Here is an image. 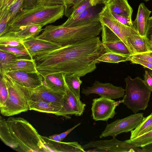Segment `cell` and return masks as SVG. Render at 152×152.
<instances>
[{
  "mask_svg": "<svg viewBox=\"0 0 152 152\" xmlns=\"http://www.w3.org/2000/svg\"><path fill=\"white\" fill-rule=\"evenodd\" d=\"M22 71L27 72H38L36 64L33 58L31 59L17 58L9 64L5 69L3 75L11 71Z\"/></svg>",
  "mask_w": 152,
  "mask_h": 152,
  "instance_id": "ffe728a7",
  "label": "cell"
},
{
  "mask_svg": "<svg viewBox=\"0 0 152 152\" xmlns=\"http://www.w3.org/2000/svg\"><path fill=\"white\" fill-rule=\"evenodd\" d=\"M80 99L68 87L66 93L63 96V106L60 110L55 115L69 119L73 115H81L84 112L86 105L81 101Z\"/></svg>",
  "mask_w": 152,
  "mask_h": 152,
  "instance_id": "8fae6325",
  "label": "cell"
},
{
  "mask_svg": "<svg viewBox=\"0 0 152 152\" xmlns=\"http://www.w3.org/2000/svg\"><path fill=\"white\" fill-rule=\"evenodd\" d=\"M146 37L148 39L150 47L152 44V16L150 17L148 20Z\"/></svg>",
  "mask_w": 152,
  "mask_h": 152,
  "instance_id": "ee69618b",
  "label": "cell"
},
{
  "mask_svg": "<svg viewBox=\"0 0 152 152\" xmlns=\"http://www.w3.org/2000/svg\"><path fill=\"white\" fill-rule=\"evenodd\" d=\"M81 124V123H79L77 124L70 128L66 131L59 134V136L62 141L69 134L70 132L72 131L73 129L77 127V126L80 125Z\"/></svg>",
  "mask_w": 152,
  "mask_h": 152,
  "instance_id": "bcb514c9",
  "label": "cell"
},
{
  "mask_svg": "<svg viewBox=\"0 0 152 152\" xmlns=\"http://www.w3.org/2000/svg\"><path fill=\"white\" fill-rule=\"evenodd\" d=\"M152 130V112L144 117L137 126L131 132L130 139L139 137Z\"/></svg>",
  "mask_w": 152,
  "mask_h": 152,
  "instance_id": "484cf974",
  "label": "cell"
},
{
  "mask_svg": "<svg viewBox=\"0 0 152 152\" xmlns=\"http://www.w3.org/2000/svg\"><path fill=\"white\" fill-rule=\"evenodd\" d=\"M72 4V0H38V4L47 6L64 5L65 8L64 15L68 18Z\"/></svg>",
  "mask_w": 152,
  "mask_h": 152,
  "instance_id": "d6a6232c",
  "label": "cell"
},
{
  "mask_svg": "<svg viewBox=\"0 0 152 152\" xmlns=\"http://www.w3.org/2000/svg\"><path fill=\"white\" fill-rule=\"evenodd\" d=\"M125 89L121 87L116 86L109 83H103L96 81L91 86L83 88L82 93L88 96L92 94L104 96L111 99L123 97Z\"/></svg>",
  "mask_w": 152,
  "mask_h": 152,
  "instance_id": "7c38bea8",
  "label": "cell"
},
{
  "mask_svg": "<svg viewBox=\"0 0 152 152\" xmlns=\"http://www.w3.org/2000/svg\"><path fill=\"white\" fill-rule=\"evenodd\" d=\"M129 61L132 63L140 64L152 70V63L146 60L130 56Z\"/></svg>",
  "mask_w": 152,
  "mask_h": 152,
  "instance_id": "ab89813d",
  "label": "cell"
},
{
  "mask_svg": "<svg viewBox=\"0 0 152 152\" xmlns=\"http://www.w3.org/2000/svg\"><path fill=\"white\" fill-rule=\"evenodd\" d=\"M65 74L57 72L47 75L43 77V84L57 93L64 96L68 88L65 79Z\"/></svg>",
  "mask_w": 152,
  "mask_h": 152,
  "instance_id": "e0dca14e",
  "label": "cell"
},
{
  "mask_svg": "<svg viewBox=\"0 0 152 152\" xmlns=\"http://www.w3.org/2000/svg\"><path fill=\"white\" fill-rule=\"evenodd\" d=\"M112 13L114 17L121 23L130 27L134 28L133 25L132 17Z\"/></svg>",
  "mask_w": 152,
  "mask_h": 152,
  "instance_id": "f35d334b",
  "label": "cell"
},
{
  "mask_svg": "<svg viewBox=\"0 0 152 152\" xmlns=\"http://www.w3.org/2000/svg\"><path fill=\"white\" fill-rule=\"evenodd\" d=\"M125 141L134 146L142 148L152 143V130L139 137Z\"/></svg>",
  "mask_w": 152,
  "mask_h": 152,
  "instance_id": "1f68e13d",
  "label": "cell"
},
{
  "mask_svg": "<svg viewBox=\"0 0 152 152\" xmlns=\"http://www.w3.org/2000/svg\"><path fill=\"white\" fill-rule=\"evenodd\" d=\"M110 0H101V3L104 4L105 5L107 4Z\"/></svg>",
  "mask_w": 152,
  "mask_h": 152,
  "instance_id": "816d5d0a",
  "label": "cell"
},
{
  "mask_svg": "<svg viewBox=\"0 0 152 152\" xmlns=\"http://www.w3.org/2000/svg\"><path fill=\"white\" fill-rule=\"evenodd\" d=\"M127 42L132 54L145 53L150 50L148 40L146 37L142 36L139 34H133L128 38Z\"/></svg>",
  "mask_w": 152,
  "mask_h": 152,
  "instance_id": "44dd1931",
  "label": "cell"
},
{
  "mask_svg": "<svg viewBox=\"0 0 152 152\" xmlns=\"http://www.w3.org/2000/svg\"><path fill=\"white\" fill-rule=\"evenodd\" d=\"M99 14L102 27V43L121 40L132 54L127 40L132 35L139 34L135 28L120 22L113 15L107 4L102 7Z\"/></svg>",
  "mask_w": 152,
  "mask_h": 152,
  "instance_id": "8992f818",
  "label": "cell"
},
{
  "mask_svg": "<svg viewBox=\"0 0 152 152\" xmlns=\"http://www.w3.org/2000/svg\"><path fill=\"white\" fill-rule=\"evenodd\" d=\"M39 25L28 26L16 31H9L6 33L20 38L24 40L37 37L43 29Z\"/></svg>",
  "mask_w": 152,
  "mask_h": 152,
  "instance_id": "cb8c5ba5",
  "label": "cell"
},
{
  "mask_svg": "<svg viewBox=\"0 0 152 152\" xmlns=\"http://www.w3.org/2000/svg\"><path fill=\"white\" fill-rule=\"evenodd\" d=\"M65 10L64 6L62 5L40 4L31 9L23 10L9 23V31H17L29 26L43 27L54 23L63 17Z\"/></svg>",
  "mask_w": 152,
  "mask_h": 152,
  "instance_id": "3957f363",
  "label": "cell"
},
{
  "mask_svg": "<svg viewBox=\"0 0 152 152\" xmlns=\"http://www.w3.org/2000/svg\"><path fill=\"white\" fill-rule=\"evenodd\" d=\"M80 77L76 74H65V81L68 88L80 98V88L82 83Z\"/></svg>",
  "mask_w": 152,
  "mask_h": 152,
  "instance_id": "f1b7e54d",
  "label": "cell"
},
{
  "mask_svg": "<svg viewBox=\"0 0 152 152\" xmlns=\"http://www.w3.org/2000/svg\"><path fill=\"white\" fill-rule=\"evenodd\" d=\"M10 132L18 143L17 151L47 152L36 129L26 120L20 117H9L6 121Z\"/></svg>",
  "mask_w": 152,
  "mask_h": 152,
  "instance_id": "277c9868",
  "label": "cell"
},
{
  "mask_svg": "<svg viewBox=\"0 0 152 152\" xmlns=\"http://www.w3.org/2000/svg\"><path fill=\"white\" fill-rule=\"evenodd\" d=\"M144 80L146 84L152 91V71H145Z\"/></svg>",
  "mask_w": 152,
  "mask_h": 152,
  "instance_id": "f6af8a7d",
  "label": "cell"
},
{
  "mask_svg": "<svg viewBox=\"0 0 152 152\" xmlns=\"http://www.w3.org/2000/svg\"><path fill=\"white\" fill-rule=\"evenodd\" d=\"M0 49L13 54L18 59H33L25 47H15L0 46Z\"/></svg>",
  "mask_w": 152,
  "mask_h": 152,
  "instance_id": "4dcf8cb0",
  "label": "cell"
},
{
  "mask_svg": "<svg viewBox=\"0 0 152 152\" xmlns=\"http://www.w3.org/2000/svg\"><path fill=\"white\" fill-rule=\"evenodd\" d=\"M8 94L6 83L1 75L0 80V107H3L7 100Z\"/></svg>",
  "mask_w": 152,
  "mask_h": 152,
  "instance_id": "d590c367",
  "label": "cell"
},
{
  "mask_svg": "<svg viewBox=\"0 0 152 152\" xmlns=\"http://www.w3.org/2000/svg\"><path fill=\"white\" fill-rule=\"evenodd\" d=\"M43 30L37 38L62 47L98 36L102 31V27L99 19L76 26L48 25Z\"/></svg>",
  "mask_w": 152,
  "mask_h": 152,
  "instance_id": "7a4b0ae2",
  "label": "cell"
},
{
  "mask_svg": "<svg viewBox=\"0 0 152 152\" xmlns=\"http://www.w3.org/2000/svg\"><path fill=\"white\" fill-rule=\"evenodd\" d=\"M95 6H91L75 17L67 20L61 25L66 27L83 25L99 18Z\"/></svg>",
  "mask_w": 152,
  "mask_h": 152,
  "instance_id": "ac0fdd59",
  "label": "cell"
},
{
  "mask_svg": "<svg viewBox=\"0 0 152 152\" xmlns=\"http://www.w3.org/2000/svg\"><path fill=\"white\" fill-rule=\"evenodd\" d=\"M0 46L10 47H23V40L5 33L0 36Z\"/></svg>",
  "mask_w": 152,
  "mask_h": 152,
  "instance_id": "f546056e",
  "label": "cell"
},
{
  "mask_svg": "<svg viewBox=\"0 0 152 152\" xmlns=\"http://www.w3.org/2000/svg\"><path fill=\"white\" fill-rule=\"evenodd\" d=\"M29 105L30 110L54 114L60 111L62 107L41 100H30Z\"/></svg>",
  "mask_w": 152,
  "mask_h": 152,
  "instance_id": "7402d4cb",
  "label": "cell"
},
{
  "mask_svg": "<svg viewBox=\"0 0 152 152\" xmlns=\"http://www.w3.org/2000/svg\"><path fill=\"white\" fill-rule=\"evenodd\" d=\"M10 14L9 10L0 12V36L8 32L10 28L8 26Z\"/></svg>",
  "mask_w": 152,
  "mask_h": 152,
  "instance_id": "e575fe53",
  "label": "cell"
},
{
  "mask_svg": "<svg viewBox=\"0 0 152 152\" xmlns=\"http://www.w3.org/2000/svg\"><path fill=\"white\" fill-rule=\"evenodd\" d=\"M91 5L95 6L97 4H100L101 0H90Z\"/></svg>",
  "mask_w": 152,
  "mask_h": 152,
  "instance_id": "f907efd6",
  "label": "cell"
},
{
  "mask_svg": "<svg viewBox=\"0 0 152 152\" xmlns=\"http://www.w3.org/2000/svg\"><path fill=\"white\" fill-rule=\"evenodd\" d=\"M130 56L116 53L107 52L97 59L96 64L102 62L118 63L129 61Z\"/></svg>",
  "mask_w": 152,
  "mask_h": 152,
  "instance_id": "83f0119b",
  "label": "cell"
},
{
  "mask_svg": "<svg viewBox=\"0 0 152 152\" xmlns=\"http://www.w3.org/2000/svg\"><path fill=\"white\" fill-rule=\"evenodd\" d=\"M48 137L51 140L57 141H61L62 140L59 134H55L49 136Z\"/></svg>",
  "mask_w": 152,
  "mask_h": 152,
  "instance_id": "681fc988",
  "label": "cell"
},
{
  "mask_svg": "<svg viewBox=\"0 0 152 152\" xmlns=\"http://www.w3.org/2000/svg\"><path fill=\"white\" fill-rule=\"evenodd\" d=\"M38 4V0H24L22 8L23 10H30Z\"/></svg>",
  "mask_w": 152,
  "mask_h": 152,
  "instance_id": "b9f144b4",
  "label": "cell"
},
{
  "mask_svg": "<svg viewBox=\"0 0 152 152\" xmlns=\"http://www.w3.org/2000/svg\"><path fill=\"white\" fill-rule=\"evenodd\" d=\"M107 52L116 53L131 56V52L121 40L111 42L102 43Z\"/></svg>",
  "mask_w": 152,
  "mask_h": 152,
  "instance_id": "4316f807",
  "label": "cell"
},
{
  "mask_svg": "<svg viewBox=\"0 0 152 152\" xmlns=\"http://www.w3.org/2000/svg\"><path fill=\"white\" fill-rule=\"evenodd\" d=\"M84 0H72L73 4L70 10V16L72 12Z\"/></svg>",
  "mask_w": 152,
  "mask_h": 152,
  "instance_id": "7dc6e473",
  "label": "cell"
},
{
  "mask_svg": "<svg viewBox=\"0 0 152 152\" xmlns=\"http://www.w3.org/2000/svg\"><path fill=\"white\" fill-rule=\"evenodd\" d=\"M131 56L136 58H140L152 63V50L142 53L132 54Z\"/></svg>",
  "mask_w": 152,
  "mask_h": 152,
  "instance_id": "60d3db41",
  "label": "cell"
},
{
  "mask_svg": "<svg viewBox=\"0 0 152 152\" xmlns=\"http://www.w3.org/2000/svg\"><path fill=\"white\" fill-rule=\"evenodd\" d=\"M91 6L92 5L90 0H84L72 12L68 18L71 19L75 17Z\"/></svg>",
  "mask_w": 152,
  "mask_h": 152,
  "instance_id": "8d00e7d4",
  "label": "cell"
},
{
  "mask_svg": "<svg viewBox=\"0 0 152 152\" xmlns=\"http://www.w3.org/2000/svg\"><path fill=\"white\" fill-rule=\"evenodd\" d=\"M39 137L47 152H86L77 142H63L54 141L40 135Z\"/></svg>",
  "mask_w": 152,
  "mask_h": 152,
  "instance_id": "5bb4252c",
  "label": "cell"
},
{
  "mask_svg": "<svg viewBox=\"0 0 152 152\" xmlns=\"http://www.w3.org/2000/svg\"><path fill=\"white\" fill-rule=\"evenodd\" d=\"M143 152H152V143L142 148Z\"/></svg>",
  "mask_w": 152,
  "mask_h": 152,
  "instance_id": "c3c4849f",
  "label": "cell"
},
{
  "mask_svg": "<svg viewBox=\"0 0 152 152\" xmlns=\"http://www.w3.org/2000/svg\"><path fill=\"white\" fill-rule=\"evenodd\" d=\"M0 137L5 144L17 151L19 145L12 137L6 121L1 116L0 117Z\"/></svg>",
  "mask_w": 152,
  "mask_h": 152,
  "instance_id": "d4e9b609",
  "label": "cell"
},
{
  "mask_svg": "<svg viewBox=\"0 0 152 152\" xmlns=\"http://www.w3.org/2000/svg\"><path fill=\"white\" fill-rule=\"evenodd\" d=\"M18 0H0V12L9 10L10 7Z\"/></svg>",
  "mask_w": 152,
  "mask_h": 152,
  "instance_id": "7bdbcfd3",
  "label": "cell"
},
{
  "mask_svg": "<svg viewBox=\"0 0 152 152\" xmlns=\"http://www.w3.org/2000/svg\"><path fill=\"white\" fill-rule=\"evenodd\" d=\"M125 81L126 86L123 104L134 113L145 110L148 106L151 91L144 80L139 77L132 79L128 76Z\"/></svg>",
  "mask_w": 152,
  "mask_h": 152,
  "instance_id": "52a82bcc",
  "label": "cell"
},
{
  "mask_svg": "<svg viewBox=\"0 0 152 152\" xmlns=\"http://www.w3.org/2000/svg\"><path fill=\"white\" fill-rule=\"evenodd\" d=\"M31 90L30 100H41L63 106L64 96L57 93L43 84L36 88H31Z\"/></svg>",
  "mask_w": 152,
  "mask_h": 152,
  "instance_id": "2e32d148",
  "label": "cell"
},
{
  "mask_svg": "<svg viewBox=\"0 0 152 152\" xmlns=\"http://www.w3.org/2000/svg\"><path fill=\"white\" fill-rule=\"evenodd\" d=\"M82 147L84 150L92 148L86 152H143L142 148L134 146L126 141L118 140L115 137L109 140L91 141Z\"/></svg>",
  "mask_w": 152,
  "mask_h": 152,
  "instance_id": "ba28073f",
  "label": "cell"
},
{
  "mask_svg": "<svg viewBox=\"0 0 152 152\" xmlns=\"http://www.w3.org/2000/svg\"><path fill=\"white\" fill-rule=\"evenodd\" d=\"M91 116L95 121H107L112 119L116 114V107L124 102L123 99L115 101L108 98L101 96L92 100Z\"/></svg>",
  "mask_w": 152,
  "mask_h": 152,
  "instance_id": "30bf717a",
  "label": "cell"
},
{
  "mask_svg": "<svg viewBox=\"0 0 152 152\" xmlns=\"http://www.w3.org/2000/svg\"><path fill=\"white\" fill-rule=\"evenodd\" d=\"M151 12L144 3H140L136 18L132 23L139 34L141 36L146 37L148 22Z\"/></svg>",
  "mask_w": 152,
  "mask_h": 152,
  "instance_id": "d6986e66",
  "label": "cell"
},
{
  "mask_svg": "<svg viewBox=\"0 0 152 152\" xmlns=\"http://www.w3.org/2000/svg\"><path fill=\"white\" fill-rule=\"evenodd\" d=\"M18 58L13 54L0 49V74H3L4 71L11 62Z\"/></svg>",
  "mask_w": 152,
  "mask_h": 152,
  "instance_id": "836d02e7",
  "label": "cell"
},
{
  "mask_svg": "<svg viewBox=\"0 0 152 152\" xmlns=\"http://www.w3.org/2000/svg\"><path fill=\"white\" fill-rule=\"evenodd\" d=\"M1 75L6 83L8 92L4 106L0 107L1 114L5 116H11L29 110L31 88L18 84L6 74Z\"/></svg>",
  "mask_w": 152,
  "mask_h": 152,
  "instance_id": "5b68a950",
  "label": "cell"
},
{
  "mask_svg": "<svg viewBox=\"0 0 152 152\" xmlns=\"http://www.w3.org/2000/svg\"><path fill=\"white\" fill-rule=\"evenodd\" d=\"M23 1L18 0L10 7L9 9L10 14V21L22 10V7Z\"/></svg>",
  "mask_w": 152,
  "mask_h": 152,
  "instance_id": "74e56055",
  "label": "cell"
},
{
  "mask_svg": "<svg viewBox=\"0 0 152 152\" xmlns=\"http://www.w3.org/2000/svg\"><path fill=\"white\" fill-rule=\"evenodd\" d=\"M144 118L143 113H136L107 124L99 137L101 138L110 136L116 137L123 132H131L137 126Z\"/></svg>",
  "mask_w": 152,
  "mask_h": 152,
  "instance_id": "9c48e42d",
  "label": "cell"
},
{
  "mask_svg": "<svg viewBox=\"0 0 152 152\" xmlns=\"http://www.w3.org/2000/svg\"><path fill=\"white\" fill-rule=\"evenodd\" d=\"M23 45L32 58L41 53L61 47L56 43L37 37L23 40Z\"/></svg>",
  "mask_w": 152,
  "mask_h": 152,
  "instance_id": "9a60e30c",
  "label": "cell"
},
{
  "mask_svg": "<svg viewBox=\"0 0 152 152\" xmlns=\"http://www.w3.org/2000/svg\"><path fill=\"white\" fill-rule=\"evenodd\" d=\"M107 4L112 13L132 17L133 10L127 0H110Z\"/></svg>",
  "mask_w": 152,
  "mask_h": 152,
  "instance_id": "603a6c76",
  "label": "cell"
},
{
  "mask_svg": "<svg viewBox=\"0 0 152 152\" xmlns=\"http://www.w3.org/2000/svg\"><path fill=\"white\" fill-rule=\"evenodd\" d=\"M107 52L97 36L41 53L33 58L43 77L57 72L81 77L95 70L96 60Z\"/></svg>",
  "mask_w": 152,
  "mask_h": 152,
  "instance_id": "6da1fadb",
  "label": "cell"
},
{
  "mask_svg": "<svg viewBox=\"0 0 152 152\" xmlns=\"http://www.w3.org/2000/svg\"><path fill=\"white\" fill-rule=\"evenodd\" d=\"M143 0L145 1H149L150 0Z\"/></svg>",
  "mask_w": 152,
  "mask_h": 152,
  "instance_id": "db71d44e",
  "label": "cell"
},
{
  "mask_svg": "<svg viewBox=\"0 0 152 152\" xmlns=\"http://www.w3.org/2000/svg\"><path fill=\"white\" fill-rule=\"evenodd\" d=\"M5 74L18 84L28 88H36L43 84V78L38 72L11 71Z\"/></svg>",
  "mask_w": 152,
  "mask_h": 152,
  "instance_id": "4fadbf2b",
  "label": "cell"
},
{
  "mask_svg": "<svg viewBox=\"0 0 152 152\" xmlns=\"http://www.w3.org/2000/svg\"><path fill=\"white\" fill-rule=\"evenodd\" d=\"M150 50H152V44L150 46Z\"/></svg>",
  "mask_w": 152,
  "mask_h": 152,
  "instance_id": "f5cc1de1",
  "label": "cell"
}]
</instances>
